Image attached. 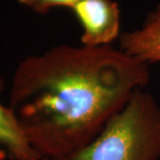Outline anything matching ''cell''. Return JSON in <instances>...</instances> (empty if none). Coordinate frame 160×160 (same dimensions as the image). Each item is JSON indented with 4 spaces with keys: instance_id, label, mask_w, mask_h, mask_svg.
<instances>
[{
    "instance_id": "7a4b0ae2",
    "label": "cell",
    "mask_w": 160,
    "mask_h": 160,
    "mask_svg": "<svg viewBox=\"0 0 160 160\" xmlns=\"http://www.w3.org/2000/svg\"><path fill=\"white\" fill-rule=\"evenodd\" d=\"M160 107L144 89L84 148L53 160H159Z\"/></svg>"
},
{
    "instance_id": "6da1fadb",
    "label": "cell",
    "mask_w": 160,
    "mask_h": 160,
    "mask_svg": "<svg viewBox=\"0 0 160 160\" xmlns=\"http://www.w3.org/2000/svg\"><path fill=\"white\" fill-rule=\"evenodd\" d=\"M149 79V65L119 48L60 45L18 64L8 107L35 151L57 159L91 142Z\"/></svg>"
},
{
    "instance_id": "5b68a950",
    "label": "cell",
    "mask_w": 160,
    "mask_h": 160,
    "mask_svg": "<svg viewBox=\"0 0 160 160\" xmlns=\"http://www.w3.org/2000/svg\"><path fill=\"white\" fill-rule=\"evenodd\" d=\"M5 88L0 76V92ZM0 146L14 160H29L40 157L29 144L22 127L12 109L0 102Z\"/></svg>"
},
{
    "instance_id": "277c9868",
    "label": "cell",
    "mask_w": 160,
    "mask_h": 160,
    "mask_svg": "<svg viewBox=\"0 0 160 160\" xmlns=\"http://www.w3.org/2000/svg\"><path fill=\"white\" fill-rule=\"evenodd\" d=\"M118 48L144 64L160 62V4L149 12L140 28L121 34Z\"/></svg>"
},
{
    "instance_id": "52a82bcc",
    "label": "cell",
    "mask_w": 160,
    "mask_h": 160,
    "mask_svg": "<svg viewBox=\"0 0 160 160\" xmlns=\"http://www.w3.org/2000/svg\"><path fill=\"white\" fill-rule=\"evenodd\" d=\"M0 160H2L0 158ZM29 160H50L48 158H42V157H38V158H31V159Z\"/></svg>"
},
{
    "instance_id": "3957f363",
    "label": "cell",
    "mask_w": 160,
    "mask_h": 160,
    "mask_svg": "<svg viewBox=\"0 0 160 160\" xmlns=\"http://www.w3.org/2000/svg\"><path fill=\"white\" fill-rule=\"evenodd\" d=\"M83 29L81 45L111 46L120 36V10L113 0H80L71 9Z\"/></svg>"
},
{
    "instance_id": "8992f818",
    "label": "cell",
    "mask_w": 160,
    "mask_h": 160,
    "mask_svg": "<svg viewBox=\"0 0 160 160\" xmlns=\"http://www.w3.org/2000/svg\"><path fill=\"white\" fill-rule=\"evenodd\" d=\"M22 5L27 6L33 11L46 14L55 7H68L72 9L80 0H18Z\"/></svg>"
}]
</instances>
